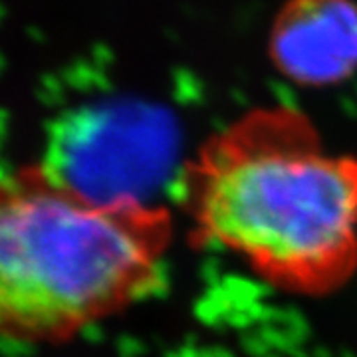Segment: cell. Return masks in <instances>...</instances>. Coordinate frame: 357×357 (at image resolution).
Listing matches in <instances>:
<instances>
[{
  "label": "cell",
  "mask_w": 357,
  "mask_h": 357,
  "mask_svg": "<svg viewBox=\"0 0 357 357\" xmlns=\"http://www.w3.org/2000/svg\"><path fill=\"white\" fill-rule=\"evenodd\" d=\"M177 128L151 103L115 98L86 103L52 128L40 165L96 203L143 201L173 165Z\"/></svg>",
  "instance_id": "cell-3"
},
{
  "label": "cell",
  "mask_w": 357,
  "mask_h": 357,
  "mask_svg": "<svg viewBox=\"0 0 357 357\" xmlns=\"http://www.w3.org/2000/svg\"><path fill=\"white\" fill-rule=\"evenodd\" d=\"M199 244L270 286L321 298L357 272V157L330 151L292 107L252 109L201 143L181 175Z\"/></svg>",
  "instance_id": "cell-1"
},
{
  "label": "cell",
  "mask_w": 357,
  "mask_h": 357,
  "mask_svg": "<svg viewBox=\"0 0 357 357\" xmlns=\"http://www.w3.org/2000/svg\"><path fill=\"white\" fill-rule=\"evenodd\" d=\"M173 217L143 201L96 203L42 165L0 175V337L62 344L153 290Z\"/></svg>",
  "instance_id": "cell-2"
},
{
  "label": "cell",
  "mask_w": 357,
  "mask_h": 357,
  "mask_svg": "<svg viewBox=\"0 0 357 357\" xmlns=\"http://www.w3.org/2000/svg\"><path fill=\"white\" fill-rule=\"evenodd\" d=\"M268 56L300 86L326 88L349 79L357 72V4L286 0L270 28Z\"/></svg>",
  "instance_id": "cell-4"
}]
</instances>
